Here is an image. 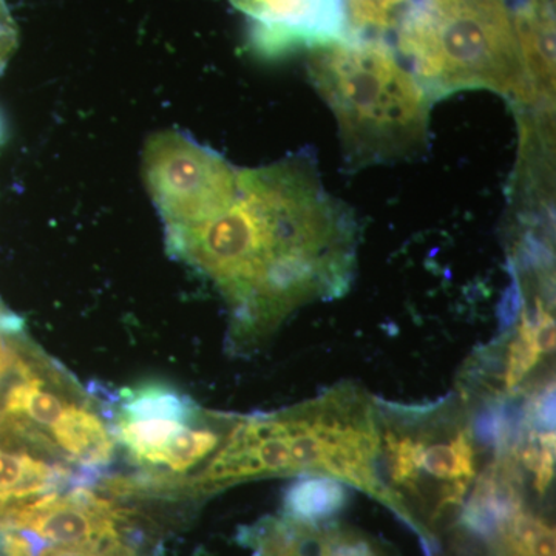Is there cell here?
Wrapping results in <instances>:
<instances>
[{
  "instance_id": "cell-3",
  "label": "cell",
  "mask_w": 556,
  "mask_h": 556,
  "mask_svg": "<svg viewBox=\"0 0 556 556\" xmlns=\"http://www.w3.org/2000/svg\"><path fill=\"white\" fill-rule=\"evenodd\" d=\"M519 0H412L391 46L431 100L490 90L535 110L527 83L517 13Z\"/></svg>"
},
{
  "instance_id": "cell-2",
  "label": "cell",
  "mask_w": 556,
  "mask_h": 556,
  "mask_svg": "<svg viewBox=\"0 0 556 556\" xmlns=\"http://www.w3.org/2000/svg\"><path fill=\"white\" fill-rule=\"evenodd\" d=\"M309 75L334 113L354 169L415 159L427 148L433 100L386 40L346 38L313 47Z\"/></svg>"
},
{
  "instance_id": "cell-16",
  "label": "cell",
  "mask_w": 556,
  "mask_h": 556,
  "mask_svg": "<svg viewBox=\"0 0 556 556\" xmlns=\"http://www.w3.org/2000/svg\"><path fill=\"white\" fill-rule=\"evenodd\" d=\"M101 548L84 546H53L40 548L38 556H101Z\"/></svg>"
},
{
  "instance_id": "cell-4",
  "label": "cell",
  "mask_w": 556,
  "mask_h": 556,
  "mask_svg": "<svg viewBox=\"0 0 556 556\" xmlns=\"http://www.w3.org/2000/svg\"><path fill=\"white\" fill-rule=\"evenodd\" d=\"M146 185L166 230L193 228L236 199L240 170L179 131L153 135L142 155Z\"/></svg>"
},
{
  "instance_id": "cell-7",
  "label": "cell",
  "mask_w": 556,
  "mask_h": 556,
  "mask_svg": "<svg viewBox=\"0 0 556 556\" xmlns=\"http://www.w3.org/2000/svg\"><path fill=\"white\" fill-rule=\"evenodd\" d=\"M254 24V46L265 54L350 38L343 0H230Z\"/></svg>"
},
{
  "instance_id": "cell-14",
  "label": "cell",
  "mask_w": 556,
  "mask_h": 556,
  "mask_svg": "<svg viewBox=\"0 0 556 556\" xmlns=\"http://www.w3.org/2000/svg\"><path fill=\"white\" fill-rule=\"evenodd\" d=\"M345 503V490L336 479H305L288 490L285 508L289 519L317 522L334 515Z\"/></svg>"
},
{
  "instance_id": "cell-17",
  "label": "cell",
  "mask_w": 556,
  "mask_h": 556,
  "mask_svg": "<svg viewBox=\"0 0 556 556\" xmlns=\"http://www.w3.org/2000/svg\"><path fill=\"white\" fill-rule=\"evenodd\" d=\"M10 365V351H7L5 348L2 346V342H0V380L5 376L7 369H9Z\"/></svg>"
},
{
  "instance_id": "cell-15",
  "label": "cell",
  "mask_w": 556,
  "mask_h": 556,
  "mask_svg": "<svg viewBox=\"0 0 556 556\" xmlns=\"http://www.w3.org/2000/svg\"><path fill=\"white\" fill-rule=\"evenodd\" d=\"M17 33L14 22L11 20L5 0H0V72L10 60L14 47H16Z\"/></svg>"
},
{
  "instance_id": "cell-11",
  "label": "cell",
  "mask_w": 556,
  "mask_h": 556,
  "mask_svg": "<svg viewBox=\"0 0 556 556\" xmlns=\"http://www.w3.org/2000/svg\"><path fill=\"white\" fill-rule=\"evenodd\" d=\"M121 417L130 419H167L175 422H195L197 407L189 397L160 383L127 388L121 393Z\"/></svg>"
},
{
  "instance_id": "cell-12",
  "label": "cell",
  "mask_w": 556,
  "mask_h": 556,
  "mask_svg": "<svg viewBox=\"0 0 556 556\" xmlns=\"http://www.w3.org/2000/svg\"><path fill=\"white\" fill-rule=\"evenodd\" d=\"M225 438L214 428L185 426L163 448L149 456L142 466L163 467L174 475L186 473L211 456Z\"/></svg>"
},
{
  "instance_id": "cell-13",
  "label": "cell",
  "mask_w": 556,
  "mask_h": 556,
  "mask_svg": "<svg viewBox=\"0 0 556 556\" xmlns=\"http://www.w3.org/2000/svg\"><path fill=\"white\" fill-rule=\"evenodd\" d=\"M412 0H343L350 38L391 43Z\"/></svg>"
},
{
  "instance_id": "cell-1",
  "label": "cell",
  "mask_w": 556,
  "mask_h": 556,
  "mask_svg": "<svg viewBox=\"0 0 556 556\" xmlns=\"http://www.w3.org/2000/svg\"><path fill=\"white\" fill-rule=\"evenodd\" d=\"M167 244L222 288L251 331L342 294L357 228L351 208L321 185L316 161L300 155L240 170L232 203L199 226L167 230Z\"/></svg>"
},
{
  "instance_id": "cell-5",
  "label": "cell",
  "mask_w": 556,
  "mask_h": 556,
  "mask_svg": "<svg viewBox=\"0 0 556 556\" xmlns=\"http://www.w3.org/2000/svg\"><path fill=\"white\" fill-rule=\"evenodd\" d=\"M379 456L394 485L417 493L438 486L442 503L460 501L477 475V452L466 428H387Z\"/></svg>"
},
{
  "instance_id": "cell-8",
  "label": "cell",
  "mask_w": 556,
  "mask_h": 556,
  "mask_svg": "<svg viewBox=\"0 0 556 556\" xmlns=\"http://www.w3.org/2000/svg\"><path fill=\"white\" fill-rule=\"evenodd\" d=\"M49 438L53 453L83 470L98 471L108 466L115 452L112 430L86 405H70L51 428Z\"/></svg>"
},
{
  "instance_id": "cell-9",
  "label": "cell",
  "mask_w": 556,
  "mask_h": 556,
  "mask_svg": "<svg viewBox=\"0 0 556 556\" xmlns=\"http://www.w3.org/2000/svg\"><path fill=\"white\" fill-rule=\"evenodd\" d=\"M68 482H73L68 468L0 447V508L60 492Z\"/></svg>"
},
{
  "instance_id": "cell-10",
  "label": "cell",
  "mask_w": 556,
  "mask_h": 556,
  "mask_svg": "<svg viewBox=\"0 0 556 556\" xmlns=\"http://www.w3.org/2000/svg\"><path fill=\"white\" fill-rule=\"evenodd\" d=\"M555 345V321L543 300L536 299L533 309L522 311L521 324L508 350L506 387H517L536 367L544 354Z\"/></svg>"
},
{
  "instance_id": "cell-6",
  "label": "cell",
  "mask_w": 556,
  "mask_h": 556,
  "mask_svg": "<svg viewBox=\"0 0 556 556\" xmlns=\"http://www.w3.org/2000/svg\"><path fill=\"white\" fill-rule=\"evenodd\" d=\"M119 519V508L86 485H76L65 495L54 492L0 508V525L5 529L25 530L56 546L101 551L116 543Z\"/></svg>"
}]
</instances>
